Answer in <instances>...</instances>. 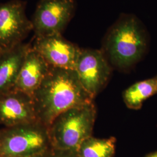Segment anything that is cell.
<instances>
[{
    "mask_svg": "<svg viewBox=\"0 0 157 157\" xmlns=\"http://www.w3.org/2000/svg\"><path fill=\"white\" fill-rule=\"evenodd\" d=\"M32 98L38 121L47 127L62 112L93 101L75 70L51 67Z\"/></svg>",
    "mask_w": 157,
    "mask_h": 157,
    "instance_id": "1",
    "label": "cell"
},
{
    "mask_svg": "<svg viewBox=\"0 0 157 157\" xmlns=\"http://www.w3.org/2000/svg\"><path fill=\"white\" fill-rule=\"evenodd\" d=\"M148 43V33L140 20L123 14L108 30L101 51L112 67L126 71L144 56Z\"/></svg>",
    "mask_w": 157,
    "mask_h": 157,
    "instance_id": "2",
    "label": "cell"
},
{
    "mask_svg": "<svg viewBox=\"0 0 157 157\" xmlns=\"http://www.w3.org/2000/svg\"><path fill=\"white\" fill-rule=\"evenodd\" d=\"M96 113L93 101L58 115L48 127L51 148L77 151L82 142L92 136Z\"/></svg>",
    "mask_w": 157,
    "mask_h": 157,
    "instance_id": "3",
    "label": "cell"
},
{
    "mask_svg": "<svg viewBox=\"0 0 157 157\" xmlns=\"http://www.w3.org/2000/svg\"><path fill=\"white\" fill-rule=\"evenodd\" d=\"M51 148L48 127L39 122L0 130V157H27Z\"/></svg>",
    "mask_w": 157,
    "mask_h": 157,
    "instance_id": "4",
    "label": "cell"
},
{
    "mask_svg": "<svg viewBox=\"0 0 157 157\" xmlns=\"http://www.w3.org/2000/svg\"><path fill=\"white\" fill-rule=\"evenodd\" d=\"M75 8V0H39L31 19L34 37L62 34Z\"/></svg>",
    "mask_w": 157,
    "mask_h": 157,
    "instance_id": "5",
    "label": "cell"
},
{
    "mask_svg": "<svg viewBox=\"0 0 157 157\" xmlns=\"http://www.w3.org/2000/svg\"><path fill=\"white\" fill-rule=\"evenodd\" d=\"M26 2L11 0L0 4V53L23 43L33 32L26 13Z\"/></svg>",
    "mask_w": 157,
    "mask_h": 157,
    "instance_id": "6",
    "label": "cell"
},
{
    "mask_svg": "<svg viewBox=\"0 0 157 157\" xmlns=\"http://www.w3.org/2000/svg\"><path fill=\"white\" fill-rule=\"evenodd\" d=\"M112 69L102 51L81 49L75 70L80 83L94 99L107 85Z\"/></svg>",
    "mask_w": 157,
    "mask_h": 157,
    "instance_id": "7",
    "label": "cell"
},
{
    "mask_svg": "<svg viewBox=\"0 0 157 157\" xmlns=\"http://www.w3.org/2000/svg\"><path fill=\"white\" fill-rule=\"evenodd\" d=\"M30 45L51 67L75 69L81 48L62 34L34 37Z\"/></svg>",
    "mask_w": 157,
    "mask_h": 157,
    "instance_id": "8",
    "label": "cell"
},
{
    "mask_svg": "<svg viewBox=\"0 0 157 157\" xmlns=\"http://www.w3.org/2000/svg\"><path fill=\"white\" fill-rule=\"evenodd\" d=\"M39 122L32 96L17 90L0 94V124L8 128Z\"/></svg>",
    "mask_w": 157,
    "mask_h": 157,
    "instance_id": "9",
    "label": "cell"
},
{
    "mask_svg": "<svg viewBox=\"0 0 157 157\" xmlns=\"http://www.w3.org/2000/svg\"><path fill=\"white\" fill-rule=\"evenodd\" d=\"M50 68V66L30 45L13 89L32 97Z\"/></svg>",
    "mask_w": 157,
    "mask_h": 157,
    "instance_id": "10",
    "label": "cell"
},
{
    "mask_svg": "<svg viewBox=\"0 0 157 157\" xmlns=\"http://www.w3.org/2000/svg\"><path fill=\"white\" fill-rule=\"evenodd\" d=\"M30 47L23 43L0 53V94L13 89Z\"/></svg>",
    "mask_w": 157,
    "mask_h": 157,
    "instance_id": "11",
    "label": "cell"
},
{
    "mask_svg": "<svg viewBox=\"0 0 157 157\" xmlns=\"http://www.w3.org/2000/svg\"><path fill=\"white\" fill-rule=\"evenodd\" d=\"M157 94V76L140 81L124 90L123 99L126 105L137 110L142 107L144 101Z\"/></svg>",
    "mask_w": 157,
    "mask_h": 157,
    "instance_id": "12",
    "label": "cell"
},
{
    "mask_svg": "<svg viewBox=\"0 0 157 157\" xmlns=\"http://www.w3.org/2000/svg\"><path fill=\"white\" fill-rule=\"evenodd\" d=\"M116 141L113 137L98 139L91 136L82 142L77 152L79 157H113L115 153Z\"/></svg>",
    "mask_w": 157,
    "mask_h": 157,
    "instance_id": "13",
    "label": "cell"
},
{
    "mask_svg": "<svg viewBox=\"0 0 157 157\" xmlns=\"http://www.w3.org/2000/svg\"><path fill=\"white\" fill-rule=\"evenodd\" d=\"M48 157H79L77 151L61 150L51 148Z\"/></svg>",
    "mask_w": 157,
    "mask_h": 157,
    "instance_id": "14",
    "label": "cell"
},
{
    "mask_svg": "<svg viewBox=\"0 0 157 157\" xmlns=\"http://www.w3.org/2000/svg\"><path fill=\"white\" fill-rule=\"evenodd\" d=\"M49 151H48L47 152H45V153H43V154H36V155H30V156L22 157H48Z\"/></svg>",
    "mask_w": 157,
    "mask_h": 157,
    "instance_id": "15",
    "label": "cell"
},
{
    "mask_svg": "<svg viewBox=\"0 0 157 157\" xmlns=\"http://www.w3.org/2000/svg\"><path fill=\"white\" fill-rule=\"evenodd\" d=\"M144 157H157V150L155 151L152 152L151 153L147 154Z\"/></svg>",
    "mask_w": 157,
    "mask_h": 157,
    "instance_id": "16",
    "label": "cell"
}]
</instances>
